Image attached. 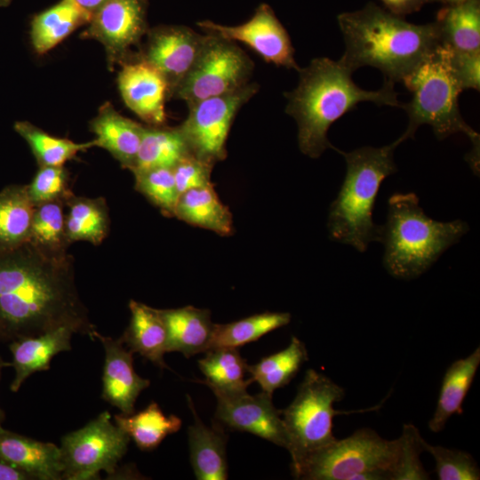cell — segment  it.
Instances as JSON below:
<instances>
[{"instance_id": "cell-1", "label": "cell", "mask_w": 480, "mask_h": 480, "mask_svg": "<svg viewBox=\"0 0 480 480\" xmlns=\"http://www.w3.org/2000/svg\"><path fill=\"white\" fill-rule=\"evenodd\" d=\"M61 326L92 340L97 331L76 289L73 258L29 241L0 251V341Z\"/></svg>"}, {"instance_id": "cell-2", "label": "cell", "mask_w": 480, "mask_h": 480, "mask_svg": "<svg viewBox=\"0 0 480 480\" xmlns=\"http://www.w3.org/2000/svg\"><path fill=\"white\" fill-rule=\"evenodd\" d=\"M337 20L345 43L339 61L352 73L364 66L376 68L394 84L441 44L435 22L413 24L372 2L340 13Z\"/></svg>"}, {"instance_id": "cell-3", "label": "cell", "mask_w": 480, "mask_h": 480, "mask_svg": "<svg viewBox=\"0 0 480 480\" xmlns=\"http://www.w3.org/2000/svg\"><path fill=\"white\" fill-rule=\"evenodd\" d=\"M298 72L297 87L285 92V112L297 123L300 151L311 158L319 157L327 148L337 151L327 138L328 130L359 102L402 106L393 82L385 80L378 91L363 90L352 80V72L339 60L316 58Z\"/></svg>"}, {"instance_id": "cell-4", "label": "cell", "mask_w": 480, "mask_h": 480, "mask_svg": "<svg viewBox=\"0 0 480 480\" xmlns=\"http://www.w3.org/2000/svg\"><path fill=\"white\" fill-rule=\"evenodd\" d=\"M468 230L462 220L442 222L426 215L414 193H395L381 225L383 266L395 278H417Z\"/></svg>"}, {"instance_id": "cell-5", "label": "cell", "mask_w": 480, "mask_h": 480, "mask_svg": "<svg viewBox=\"0 0 480 480\" xmlns=\"http://www.w3.org/2000/svg\"><path fill=\"white\" fill-rule=\"evenodd\" d=\"M400 138L380 148L361 147L350 152L337 151L346 161L347 171L329 208L327 228L332 240L364 252L372 242L380 241L381 225L372 212L382 181L397 171L394 150Z\"/></svg>"}, {"instance_id": "cell-6", "label": "cell", "mask_w": 480, "mask_h": 480, "mask_svg": "<svg viewBox=\"0 0 480 480\" xmlns=\"http://www.w3.org/2000/svg\"><path fill=\"white\" fill-rule=\"evenodd\" d=\"M412 97L402 103L408 116V126L399 137L402 141L413 138L422 124L430 125L442 140L454 133H463L479 150V134L463 119L459 108V95L463 91L450 64V49L438 45L402 81Z\"/></svg>"}, {"instance_id": "cell-7", "label": "cell", "mask_w": 480, "mask_h": 480, "mask_svg": "<svg viewBox=\"0 0 480 480\" xmlns=\"http://www.w3.org/2000/svg\"><path fill=\"white\" fill-rule=\"evenodd\" d=\"M402 453L401 436L387 440L373 429L364 428L311 454L294 477L306 480H398Z\"/></svg>"}, {"instance_id": "cell-8", "label": "cell", "mask_w": 480, "mask_h": 480, "mask_svg": "<svg viewBox=\"0 0 480 480\" xmlns=\"http://www.w3.org/2000/svg\"><path fill=\"white\" fill-rule=\"evenodd\" d=\"M344 396V388L324 374L306 372L293 401L281 411L293 476L308 457L337 440L332 420L342 412L333 404Z\"/></svg>"}, {"instance_id": "cell-9", "label": "cell", "mask_w": 480, "mask_h": 480, "mask_svg": "<svg viewBox=\"0 0 480 480\" xmlns=\"http://www.w3.org/2000/svg\"><path fill=\"white\" fill-rule=\"evenodd\" d=\"M253 67L250 57L235 42L205 33L197 60L171 97L190 106L231 92L248 84Z\"/></svg>"}, {"instance_id": "cell-10", "label": "cell", "mask_w": 480, "mask_h": 480, "mask_svg": "<svg viewBox=\"0 0 480 480\" xmlns=\"http://www.w3.org/2000/svg\"><path fill=\"white\" fill-rule=\"evenodd\" d=\"M130 440L126 433L111 422L108 411L100 413L84 427L62 437V479H100V471L116 475Z\"/></svg>"}, {"instance_id": "cell-11", "label": "cell", "mask_w": 480, "mask_h": 480, "mask_svg": "<svg viewBox=\"0 0 480 480\" xmlns=\"http://www.w3.org/2000/svg\"><path fill=\"white\" fill-rule=\"evenodd\" d=\"M258 90L256 84L248 83L231 92L188 106V115L179 128L190 154L212 164L224 160L227 139L235 116Z\"/></svg>"}, {"instance_id": "cell-12", "label": "cell", "mask_w": 480, "mask_h": 480, "mask_svg": "<svg viewBox=\"0 0 480 480\" xmlns=\"http://www.w3.org/2000/svg\"><path fill=\"white\" fill-rule=\"evenodd\" d=\"M147 0H108L92 16L84 37L99 41L105 49L108 68L130 60L148 28Z\"/></svg>"}, {"instance_id": "cell-13", "label": "cell", "mask_w": 480, "mask_h": 480, "mask_svg": "<svg viewBox=\"0 0 480 480\" xmlns=\"http://www.w3.org/2000/svg\"><path fill=\"white\" fill-rule=\"evenodd\" d=\"M197 25L205 33L244 44L268 63L300 68L288 32L267 4H260L252 18L240 25L224 26L211 20Z\"/></svg>"}, {"instance_id": "cell-14", "label": "cell", "mask_w": 480, "mask_h": 480, "mask_svg": "<svg viewBox=\"0 0 480 480\" xmlns=\"http://www.w3.org/2000/svg\"><path fill=\"white\" fill-rule=\"evenodd\" d=\"M146 36V43L136 58L150 64L164 76L171 97L197 60L205 34H198L186 26L163 25L148 28Z\"/></svg>"}, {"instance_id": "cell-15", "label": "cell", "mask_w": 480, "mask_h": 480, "mask_svg": "<svg viewBox=\"0 0 480 480\" xmlns=\"http://www.w3.org/2000/svg\"><path fill=\"white\" fill-rule=\"evenodd\" d=\"M215 420L231 430L244 431L287 450L288 439L281 416L272 402V395L244 392L233 396H215Z\"/></svg>"}, {"instance_id": "cell-16", "label": "cell", "mask_w": 480, "mask_h": 480, "mask_svg": "<svg viewBox=\"0 0 480 480\" xmlns=\"http://www.w3.org/2000/svg\"><path fill=\"white\" fill-rule=\"evenodd\" d=\"M117 84L125 105L148 125H164L170 89L164 76L144 60L132 58L121 64Z\"/></svg>"}, {"instance_id": "cell-17", "label": "cell", "mask_w": 480, "mask_h": 480, "mask_svg": "<svg viewBox=\"0 0 480 480\" xmlns=\"http://www.w3.org/2000/svg\"><path fill=\"white\" fill-rule=\"evenodd\" d=\"M95 339L100 341L105 352L101 396L119 409L122 414L130 415L135 412L139 395L150 385V381L136 373L133 353L124 347L120 338L114 340L95 331L92 340Z\"/></svg>"}, {"instance_id": "cell-18", "label": "cell", "mask_w": 480, "mask_h": 480, "mask_svg": "<svg viewBox=\"0 0 480 480\" xmlns=\"http://www.w3.org/2000/svg\"><path fill=\"white\" fill-rule=\"evenodd\" d=\"M0 461L28 474L33 480L62 479L60 450L45 443L4 429L0 424Z\"/></svg>"}, {"instance_id": "cell-19", "label": "cell", "mask_w": 480, "mask_h": 480, "mask_svg": "<svg viewBox=\"0 0 480 480\" xmlns=\"http://www.w3.org/2000/svg\"><path fill=\"white\" fill-rule=\"evenodd\" d=\"M73 334L72 329L61 326L36 336L12 340L9 348L15 375L10 389L17 392L31 374L49 370L54 356L71 349Z\"/></svg>"}, {"instance_id": "cell-20", "label": "cell", "mask_w": 480, "mask_h": 480, "mask_svg": "<svg viewBox=\"0 0 480 480\" xmlns=\"http://www.w3.org/2000/svg\"><path fill=\"white\" fill-rule=\"evenodd\" d=\"M96 147L108 150L122 165L133 167L144 125L118 113L110 102L104 103L90 123Z\"/></svg>"}, {"instance_id": "cell-21", "label": "cell", "mask_w": 480, "mask_h": 480, "mask_svg": "<svg viewBox=\"0 0 480 480\" xmlns=\"http://www.w3.org/2000/svg\"><path fill=\"white\" fill-rule=\"evenodd\" d=\"M158 310L167 331L168 352L190 357L210 349L215 324L208 309L186 306Z\"/></svg>"}, {"instance_id": "cell-22", "label": "cell", "mask_w": 480, "mask_h": 480, "mask_svg": "<svg viewBox=\"0 0 480 480\" xmlns=\"http://www.w3.org/2000/svg\"><path fill=\"white\" fill-rule=\"evenodd\" d=\"M194 423L188 427L190 462L198 480L228 478L227 436L220 425L207 427L199 419L188 396Z\"/></svg>"}, {"instance_id": "cell-23", "label": "cell", "mask_w": 480, "mask_h": 480, "mask_svg": "<svg viewBox=\"0 0 480 480\" xmlns=\"http://www.w3.org/2000/svg\"><path fill=\"white\" fill-rule=\"evenodd\" d=\"M131 319L120 337L132 352L161 369L168 368L164 356L168 352V336L159 310L133 300L129 302Z\"/></svg>"}, {"instance_id": "cell-24", "label": "cell", "mask_w": 480, "mask_h": 480, "mask_svg": "<svg viewBox=\"0 0 480 480\" xmlns=\"http://www.w3.org/2000/svg\"><path fill=\"white\" fill-rule=\"evenodd\" d=\"M480 364V348L460 358L447 368L441 385L436 410L428 421V428L438 433L454 414L463 413V402L469 391Z\"/></svg>"}, {"instance_id": "cell-25", "label": "cell", "mask_w": 480, "mask_h": 480, "mask_svg": "<svg viewBox=\"0 0 480 480\" xmlns=\"http://www.w3.org/2000/svg\"><path fill=\"white\" fill-rule=\"evenodd\" d=\"M91 19L92 15L74 0H60L32 19L31 44L36 53L44 54Z\"/></svg>"}, {"instance_id": "cell-26", "label": "cell", "mask_w": 480, "mask_h": 480, "mask_svg": "<svg viewBox=\"0 0 480 480\" xmlns=\"http://www.w3.org/2000/svg\"><path fill=\"white\" fill-rule=\"evenodd\" d=\"M435 23L442 45L461 52L480 50V0L444 5Z\"/></svg>"}, {"instance_id": "cell-27", "label": "cell", "mask_w": 480, "mask_h": 480, "mask_svg": "<svg viewBox=\"0 0 480 480\" xmlns=\"http://www.w3.org/2000/svg\"><path fill=\"white\" fill-rule=\"evenodd\" d=\"M174 216L190 225L221 236L230 235L233 231L232 214L220 201L212 185L181 194Z\"/></svg>"}, {"instance_id": "cell-28", "label": "cell", "mask_w": 480, "mask_h": 480, "mask_svg": "<svg viewBox=\"0 0 480 480\" xmlns=\"http://www.w3.org/2000/svg\"><path fill=\"white\" fill-rule=\"evenodd\" d=\"M198 360L204 381L215 396H233L247 392L252 379H245L247 363L236 348H214Z\"/></svg>"}, {"instance_id": "cell-29", "label": "cell", "mask_w": 480, "mask_h": 480, "mask_svg": "<svg viewBox=\"0 0 480 480\" xmlns=\"http://www.w3.org/2000/svg\"><path fill=\"white\" fill-rule=\"evenodd\" d=\"M190 155L179 128L144 126L138 154L132 168L133 173L154 168H173Z\"/></svg>"}, {"instance_id": "cell-30", "label": "cell", "mask_w": 480, "mask_h": 480, "mask_svg": "<svg viewBox=\"0 0 480 480\" xmlns=\"http://www.w3.org/2000/svg\"><path fill=\"white\" fill-rule=\"evenodd\" d=\"M34 211L27 185L12 184L0 191V251L28 241Z\"/></svg>"}, {"instance_id": "cell-31", "label": "cell", "mask_w": 480, "mask_h": 480, "mask_svg": "<svg viewBox=\"0 0 480 480\" xmlns=\"http://www.w3.org/2000/svg\"><path fill=\"white\" fill-rule=\"evenodd\" d=\"M114 421L142 451L156 449L168 435L177 432L182 424L181 420L174 414L165 416L156 402H151L136 413L116 414Z\"/></svg>"}, {"instance_id": "cell-32", "label": "cell", "mask_w": 480, "mask_h": 480, "mask_svg": "<svg viewBox=\"0 0 480 480\" xmlns=\"http://www.w3.org/2000/svg\"><path fill=\"white\" fill-rule=\"evenodd\" d=\"M308 359L305 344L293 336L284 349L265 356L254 364H247V372L262 391L272 395L276 389L287 385Z\"/></svg>"}, {"instance_id": "cell-33", "label": "cell", "mask_w": 480, "mask_h": 480, "mask_svg": "<svg viewBox=\"0 0 480 480\" xmlns=\"http://www.w3.org/2000/svg\"><path fill=\"white\" fill-rule=\"evenodd\" d=\"M69 210L65 216L66 235L69 243L87 241L100 244L108 233L109 217L104 198L76 197L66 202Z\"/></svg>"}, {"instance_id": "cell-34", "label": "cell", "mask_w": 480, "mask_h": 480, "mask_svg": "<svg viewBox=\"0 0 480 480\" xmlns=\"http://www.w3.org/2000/svg\"><path fill=\"white\" fill-rule=\"evenodd\" d=\"M290 322L291 314L288 312H264L228 324H215L210 349L222 347L237 348Z\"/></svg>"}, {"instance_id": "cell-35", "label": "cell", "mask_w": 480, "mask_h": 480, "mask_svg": "<svg viewBox=\"0 0 480 480\" xmlns=\"http://www.w3.org/2000/svg\"><path fill=\"white\" fill-rule=\"evenodd\" d=\"M15 132L28 144L39 166H63L79 152L95 146V141L76 143L50 135L28 121L13 124Z\"/></svg>"}, {"instance_id": "cell-36", "label": "cell", "mask_w": 480, "mask_h": 480, "mask_svg": "<svg viewBox=\"0 0 480 480\" xmlns=\"http://www.w3.org/2000/svg\"><path fill=\"white\" fill-rule=\"evenodd\" d=\"M63 201L46 202L35 206L28 241L52 252L64 253L69 242L66 235Z\"/></svg>"}, {"instance_id": "cell-37", "label": "cell", "mask_w": 480, "mask_h": 480, "mask_svg": "<svg viewBox=\"0 0 480 480\" xmlns=\"http://www.w3.org/2000/svg\"><path fill=\"white\" fill-rule=\"evenodd\" d=\"M135 188L166 216H174L179 199L172 168H154L133 173Z\"/></svg>"}, {"instance_id": "cell-38", "label": "cell", "mask_w": 480, "mask_h": 480, "mask_svg": "<svg viewBox=\"0 0 480 480\" xmlns=\"http://www.w3.org/2000/svg\"><path fill=\"white\" fill-rule=\"evenodd\" d=\"M424 452H428L436 462L439 480H478L479 467L472 455L465 451L432 445L422 439Z\"/></svg>"}, {"instance_id": "cell-39", "label": "cell", "mask_w": 480, "mask_h": 480, "mask_svg": "<svg viewBox=\"0 0 480 480\" xmlns=\"http://www.w3.org/2000/svg\"><path fill=\"white\" fill-rule=\"evenodd\" d=\"M68 172L63 166H39L28 186L30 200L36 205L52 202H66L73 196L68 188Z\"/></svg>"}, {"instance_id": "cell-40", "label": "cell", "mask_w": 480, "mask_h": 480, "mask_svg": "<svg viewBox=\"0 0 480 480\" xmlns=\"http://www.w3.org/2000/svg\"><path fill=\"white\" fill-rule=\"evenodd\" d=\"M403 453L398 480L429 479L428 473L420 461V453L424 452L420 433L412 424H405L403 428Z\"/></svg>"}, {"instance_id": "cell-41", "label": "cell", "mask_w": 480, "mask_h": 480, "mask_svg": "<svg viewBox=\"0 0 480 480\" xmlns=\"http://www.w3.org/2000/svg\"><path fill=\"white\" fill-rule=\"evenodd\" d=\"M214 164L188 155L173 168V176L179 195L194 189L212 185L211 175Z\"/></svg>"}, {"instance_id": "cell-42", "label": "cell", "mask_w": 480, "mask_h": 480, "mask_svg": "<svg viewBox=\"0 0 480 480\" xmlns=\"http://www.w3.org/2000/svg\"><path fill=\"white\" fill-rule=\"evenodd\" d=\"M450 64L462 90L479 91L480 50L461 52L450 49Z\"/></svg>"}, {"instance_id": "cell-43", "label": "cell", "mask_w": 480, "mask_h": 480, "mask_svg": "<svg viewBox=\"0 0 480 480\" xmlns=\"http://www.w3.org/2000/svg\"><path fill=\"white\" fill-rule=\"evenodd\" d=\"M388 12L404 17L407 14L420 11L426 4L436 0H380Z\"/></svg>"}, {"instance_id": "cell-44", "label": "cell", "mask_w": 480, "mask_h": 480, "mask_svg": "<svg viewBox=\"0 0 480 480\" xmlns=\"http://www.w3.org/2000/svg\"><path fill=\"white\" fill-rule=\"evenodd\" d=\"M28 474L0 461V480H30Z\"/></svg>"}, {"instance_id": "cell-45", "label": "cell", "mask_w": 480, "mask_h": 480, "mask_svg": "<svg viewBox=\"0 0 480 480\" xmlns=\"http://www.w3.org/2000/svg\"><path fill=\"white\" fill-rule=\"evenodd\" d=\"M80 7L89 12L92 16L108 0H74Z\"/></svg>"}, {"instance_id": "cell-46", "label": "cell", "mask_w": 480, "mask_h": 480, "mask_svg": "<svg viewBox=\"0 0 480 480\" xmlns=\"http://www.w3.org/2000/svg\"><path fill=\"white\" fill-rule=\"evenodd\" d=\"M8 366H12V365H11V363L4 361V360L2 358V356H0V377H1L2 370H3L4 367H8ZM4 419H5L4 412L0 408V424L3 423V421L4 420Z\"/></svg>"}, {"instance_id": "cell-47", "label": "cell", "mask_w": 480, "mask_h": 480, "mask_svg": "<svg viewBox=\"0 0 480 480\" xmlns=\"http://www.w3.org/2000/svg\"><path fill=\"white\" fill-rule=\"evenodd\" d=\"M464 0H436V2H441L444 5L456 4L461 3Z\"/></svg>"}, {"instance_id": "cell-48", "label": "cell", "mask_w": 480, "mask_h": 480, "mask_svg": "<svg viewBox=\"0 0 480 480\" xmlns=\"http://www.w3.org/2000/svg\"><path fill=\"white\" fill-rule=\"evenodd\" d=\"M12 0H0V7H6L8 6Z\"/></svg>"}]
</instances>
